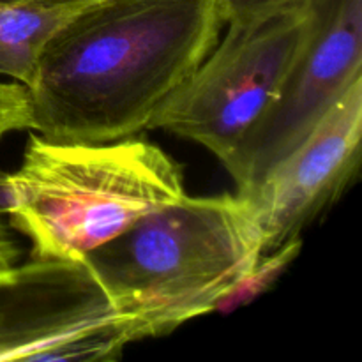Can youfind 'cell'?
I'll return each instance as SVG.
<instances>
[{"label": "cell", "mask_w": 362, "mask_h": 362, "mask_svg": "<svg viewBox=\"0 0 362 362\" xmlns=\"http://www.w3.org/2000/svg\"><path fill=\"white\" fill-rule=\"evenodd\" d=\"M303 250V237L283 244L278 250L264 253L253 267L244 274V278L223 297L216 306L218 313H230V311L243 308L253 303L257 297L265 293L274 286V283L286 272V269L296 262V258Z\"/></svg>", "instance_id": "ba28073f"}, {"label": "cell", "mask_w": 362, "mask_h": 362, "mask_svg": "<svg viewBox=\"0 0 362 362\" xmlns=\"http://www.w3.org/2000/svg\"><path fill=\"white\" fill-rule=\"evenodd\" d=\"M310 0H221L226 25L244 23Z\"/></svg>", "instance_id": "30bf717a"}, {"label": "cell", "mask_w": 362, "mask_h": 362, "mask_svg": "<svg viewBox=\"0 0 362 362\" xmlns=\"http://www.w3.org/2000/svg\"><path fill=\"white\" fill-rule=\"evenodd\" d=\"M32 127L27 87L16 81H0V140L9 133Z\"/></svg>", "instance_id": "9c48e42d"}, {"label": "cell", "mask_w": 362, "mask_h": 362, "mask_svg": "<svg viewBox=\"0 0 362 362\" xmlns=\"http://www.w3.org/2000/svg\"><path fill=\"white\" fill-rule=\"evenodd\" d=\"M11 182L9 225L30 240L32 257L57 260H83L186 194L182 166L134 136L78 144L32 134Z\"/></svg>", "instance_id": "3957f363"}, {"label": "cell", "mask_w": 362, "mask_h": 362, "mask_svg": "<svg viewBox=\"0 0 362 362\" xmlns=\"http://www.w3.org/2000/svg\"><path fill=\"white\" fill-rule=\"evenodd\" d=\"M221 0H99L46 45L27 87L35 134L103 144L148 129L218 45Z\"/></svg>", "instance_id": "6da1fadb"}, {"label": "cell", "mask_w": 362, "mask_h": 362, "mask_svg": "<svg viewBox=\"0 0 362 362\" xmlns=\"http://www.w3.org/2000/svg\"><path fill=\"white\" fill-rule=\"evenodd\" d=\"M315 23V0L228 23L225 35L163 103L148 127L197 141L225 165L278 98Z\"/></svg>", "instance_id": "277c9868"}, {"label": "cell", "mask_w": 362, "mask_h": 362, "mask_svg": "<svg viewBox=\"0 0 362 362\" xmlns=\"http://www.w3.org/2000/svg\"><path fill=\"white\" fill-rule=\"evenodd\" d=\"M74 13L67 7L0 0V76L30 87L46 45Z\"/></svg>", "instance_id": "52a82bcc"}, {"label": "cell", "mask_w": 362, "mask_h": 362, "mask_svg": "<svg viewBox=\"0 0 362 362\" xmlns=\"http://www.w3.org/2000/svg\"><path fill=\"white\" fill-rule=\"evenodd\" d=\"M317 23L278 98L223 166L237 191L260 182L296 151L362 78V0H315Z\"/></svg>", "instance_id": "5b68a950"}, {"label": "cell", "mask_w": 362, "mask_h": 362, "mask_svg": "<svg viewBox=\"0 0 362 362\" xmlns=\"http://www.w3.org/2000/svg\"><path fill=\"white\" fill-rule=\"evenodd\" d=\"M362 144V78L278 166L239 189L264 237V253L300 239L356 179Z\"/></svg>", "instance_id": "8992f818"}, {"label": "cell", "mask_w": 362, "mask_h": 362, "mask_svg": "<svg viewBox=\"0 0 362 362\" xmlns=\"http://www.w3.org/2000/svg\"><path fill=\"white\" fill-rule=\"evenodd\" d=\"M23 2H32V4H42V6H59V7H67V9H81V7H87L90 4L99 2V0H23Z\"/></svg>", "instance_id": "7c38bea8"}, {"label": "cell", "mask_w": 362, "mask_h": 362, "mask_svg": "<svg viewBox=\"0 0 362 362\" xmlns=\"http://www.w3.org/2000/svg\"><path fill=\"white\" fill-rule=\"evenodd\" d=\"M262 255L264 237L239 193L184 194L83 260L141 341L214 313Z\"/></svg>", "instance_id": "7a4b0ae2"}, {"label": "cell", "mask_w": 362, "mask_h": 362, "mask_svg": "<svg viewBox=\"0 0 362 362\" xmlns=\"http://www.w3.org/2000/svg\"><path fill=\"white\" fill-rule=\"evenodd\" d=\"M20 260V250L16 240L11 235L9 225L0 216V271L18 264Z\"/></svg>", "instance_id": "8fae6325"}]
</instances>
